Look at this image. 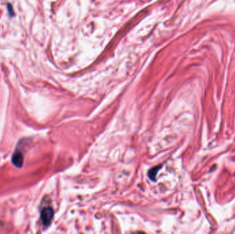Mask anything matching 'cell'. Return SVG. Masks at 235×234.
Wrapping results in <instances>:
<instances>
[{
    "instance_id": "1",
    "label": "cell",
    "mask_w": 235,
    "mask_h": 234,
    "mask_svg": "<svg viewBox=\"0 0 235 234\" xmlns=\"http://www.w3.org/2000/svg\"><path fill=\"white\" fill-rule=\"evenodd\" d=\"M54 217V210L52 208H45L41 210V219L43 225L48 227L52 220Z\"/></svg>"
},
{
    "instance_id": "2",
    "label": "cell",
    "mask_w": 235,
    "mask_h": 234,
    "mask_svg": "<svg viewBox=\"0 0 235 234\" xmlns=\"http://www.w3.org/2000/svg\"><path fill=\"white\" fill-rule=\"evenodd\" d=\"M12 162L16 167H22L23 163H24V157L22 153L20 151H15L12 157Z\"/></svg>"
},
{
    "instance_id": "3",
    "label": "cell",
    "mask_w": 235,
    "mask_h": 234,
    "mask_svg": "<svg viewBox=\"0 0 235 234\" xmlns=\"http://www.w3.org/2000/svg\"><path fill=\"white\" fill-rule=\"evenodd\" d=\"M161 167V165L160 166H158V167H153V168L150 170L149 172H148V177L150 179L152 180V181H155V177H156V175L157 173H158V172L159 170L160 169Z\"/></svg>"
}]
</instances>
